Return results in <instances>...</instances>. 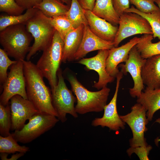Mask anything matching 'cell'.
<instances>
[{
  "instance_id": "obj_1",
  "label": "cell",
  "mask_w": 160,
  "mask_h": 160,
  "mask_svg": "<svg viewBox=\"0 0 160 160\" xmlns=\"http://www.w3.org/2000/svg\"><path fill=\"white\" fill-rule=\"evenodd\" d=\"M28 99L39 111L57 116L53 106L51 90L45 84L44 77L36 64L23 60Z\"/></svg>"
},
{
  "instance_id": "obj_2",
  "label": "cell",
  "mask_w": 160,
  "mask_h": 160,
  "mask_svg": "<svg viewBox=\"0 0 160 160\" xmlns=\"http://www.w3.org/2000/svg\"><path fill=\"white\" fill-rule=\"evenodd\" d=\"M67 78L77 99L75 108L78 114H84L104 110L110 91L109 88L106 86L99 91L92 92L85 87L72 74H68Z\"/></svg>"
},
{
  "instance_id": "obj_3",
  "label": "cell",
  "mask_w": 160,
  "mask_h": 160,
  "mask_svg": "<svg viewBox=\"0 0 160 160\" xmlns=\"http://www.w3.org/2000/svg\"><path fill=\"white\" fill-rule=\"evenodd\" d=\"M33 38L24 24L9 26L0 32V43L3 49L16 60H25Z\"/></svg>"
},
{
  "instance_id": "obj_4",
  "label": "cell",
  "mask_w": 160,
  "mask_h": 160,
  "mask_svg": "<svg viewBox=\"0 0 160 160\" xmlns=\"http://www.w3.org/2000/svg\"><path fill=\"white\" fill-rule=\"evenodd\" d=\"M64 42L55 30L50 44L43 51L36 64L53 89L57 83V72L62 62Z\"/></svg>"
},
{
  "instance_id": "obj_5",
  "label": "cell",
  "mask_w": 160,
  "mask_h": 160,
  "mask_svg": "<svg viewBox=\"0 0 160 160\" xmlns=\"http://www.w3.org/2000/svg\"><path fill=\"white\" fill-rule=\"evenodd\" d=\"M25 26L34 39V43L26 57L28 61L38 51H43L50 44L56 30L47 17L39 10L27 21Z\"/></svg>"
},
{
  "instance_id": "obj_6",
  "label": "cell",
  "mask_w": 160,
  "mask_h": 160,
  "mask_svg": "<svg viewBox=\"0 0 160 160\" xmlns=\"http://www.w3.org/2000/svg\"><path fill=\"white\" fill-rule=\"evenodd\" d=\"M59 121L54 116L39 112L33 116L20 129L11 134L17 142L29 143L51 129Z\"/></svg>"
},
{
  "instance_id": "obj_7",
  "label": "cell",
  "mask_w": 160,
  "mask_h": 160,
  "mask_svg": "<svg viewBox=\"0 0 160 160\" xmlns=\"http://www.w3.org/2000/svg\"><path fill=\"white\" fill-rule=\"evenodd\" d=\"M57 83L55 88L51 90L52 103L57 115V118L62 123L67 120L66 115L69 114L75 118L78 117L74 103L76 97L67 87L60 68L57 72Z\"/></svg>"
},
{
  "instance_id": "obj_8",
  "label": "cell",
  "mask_w": 160,
  "mask_h": 160,
  "mask_svg": "<svg viewBox=\"0 0 160 160\" xmlns=\"http://www.w3.org/2000/svg\"><path fill=\"white\" fill-rule=\"evenodd\" d=\"M0 104L4 105L9 102L13 96L19 95L28 99L23 60H17L11 66L7 78L0 88Z\"/></svg>"
},
{
  "instance_id": "obj_9",
  "label": "cell",
  "mask_w": 160,
  "mask_h": 160,
  "mask_svg": "<svg viewBox=\"0 0 160 160\" xmlns=\"http://www.w3.org/2000/svg\"><path fill=\"white\" fill-rule=\"evenodd\" d=\"M119 26L113 41L118 47L124 39L138 34H153L152 28L147 20L140 15L125 12L119 17Z\"/></svg>"
},
{
  "instance_id": "obj_10",
  "label": "cell",
  "mask_w": 160,
  "mask_h": 160,
  "mask_svg": "<svg viewBox=\"0 0 160 160\" xmlns=\"http://www.w3.org/2000/svg\"><path fill=\"white\" fill-rule=\"evenodd\" d=\"M146 112L145 108L137 103L132 107L130 112L125 115L120 116L132 131V137L129 141L131 147L148 145L144 137V133L147 130L146 125L149 121L146 116Z\"/></svg>"
},
{
  "instance_id": "obj_11",
  "label": "cell",
  "mask_w": 160,
  "mask_h": 160,
  "mask_svg": "<svg viewBox=\"0 0 160 160\" xmlns=\"http://www.w3.org/2000/svg\"><path fill=\"white\" fill-rule=\"evenodd\" d=\"M146 60L142 57L135 46L130 50L128 58L125 63L119 65L123 74L125 75L129 73L133 79L134 85L133 87L129 89V91L132 97H138L144 89L141 71Z\"/></svg>"
},
{
  "instance_id": "obj_12",
  "label": "cell",
  "mask_w": 160,
  "mask_h": 160,
  "mask_svg": "<svg viewBox=\"0 0 160 160\" xmlns=\"http://www.w3.org/2000/svg\"><path fill=\"white\" fill-rule=\"evenodd\" d=\"M123 74L120 71L117 75L116 89L111 100L104 108V113L101 118H95L92 122L94 127L100 126L107 127L110 130L116 131L125 128V123L121 119L118 113L117 109V100L120 81Z\"/></svg>"
},
{
  "instance_id": "obj_13",
  "label": "cell",
  "mask_w": 160,
  "mask_h": 160,
  "mask_svg": "<svg viewBox=\"0 0 160 160\" xmlns=\"http://www.w3.org/2000/svg\"><path fill=\"white\" fill-rule=\"evenodd\" d=\"M12 131L20 129L26 121L39 112L28 99L19 95L13 96L10 99Z\"/></svg>"
},
{
  "instance_id": "obj_14",
  "label": "cell",
  "mask_w": 160,
  "mask_h": 160,
  "mask_svg": "<svg viewBox=\"0 0 160 160\" xmlns=\"http://www.w3.org/2000/svg\"><path fill=\"white\" fill-rule=\"evenodd\" d=\"M109 49L99 50L95 56L89 58H83L78 62L79 63L85 65L87 68L94 70L98 73L99 79L94 84V87L101 89L107 86L108 83L113 82L115 77L110 76L106 69V62L109 54Z\"/></svg>"
},
{
  "instance_id": "obj_15",
  "label": "cell",
  "mask_w": 160,
  "mask_h": 160,
  "mask_svg": "<svg viewBox=\"0 0 160 160\" xmlns=\"http://www.w3.org/2000/svg\"><path fill=\"white\" fill-rule=\"evenodd\" d=\"M140 37H135L125 44L119 47H113L109 49L106 62L107 73L115 78L119 72L118 66L128 59L131 49L140 41Z\"/></svg>"
},
{
  "instance_id": "obj_16",
  "label": "cell",
  "mask_w": 160,
  "mask_h": 160,
  "mask_svg": "<svg viewBox=\"0 0 160 160\" xmlns=\"http://www.w3.org/2000/svg\"><path fill=\"white\" fill-rule=\"evenodd\" d=\"M114 47L113 42L106 41L100 38L91 31L88 25H85L81 42L75 55L74 60L81 59L91 52L110 49Z\"/></svg>"
},
{
  "instance_id": "obj_17",
  "label": "cell",
  "mask_w": 160,
  "mask_h": 160,
  "mask_svg": "<svg viewBox=\"0 0 160 160\" xmlns=\"http://www.w3.org/2000/svg\"><path fill=\"white\" fill-rule=\"evenodd\" d=\"M84 11L91 31L104 40L113 42L118 26L97 16L91 10L84 9Z\"/></svg>"
},
{
  "instance_id": "obj_18",
  "label": "cell",
  "mask_w": 160,
  "mask_h": 160,
  "mask_svg": "<svg viewBox=\"0 0 160 160\" xmlns=\"http://www.w3.org/2000/svg\"><path fill=\"white\" fill-rule=\"evenodd\" d=\"M144 84L151 89L160 88V54L146 59L141 71Z\"/></svg>"
},
{
  "instance_id": "obj_19",
  "label": "cell",
  "mask_w": 160,
  "mask_h": 160,
  "mask_svg": "<svg viewBox=\"0 0 160 160\" xmlns=\"http://www.w3.org/2000/svg\"><path fill=\"white\" fill-rule=\"evenodd\" d=\"M84 25L81 24L69 32L63 40L62 62L66 63L74 60V56L82 39Z\"/></svg>"
},
{
  "instance_id": "obj_20",
  "label": "cell",
  "mask_w": 160,
  "mask_h": 160,
  "mask_svg": "<svg viewBox=\"0 0 160 160\" xmlns=\"http://www.w3.org/2000/svg\"><path fill=\"white\" fill-rule=\"evenodd\" d=\"M137 98V103L146 109L147 119L151 121L155 113L160 109V88L151 89L146 87Z\"/></svg>"
},
{
  "instance_id": "obj_21",
  "label": "cell",
  "mask_w": 160,
  "mask_h": 160,
  "mask_svg": "<svg viewBox=\"0 0 160 160\" xmlns=\"http://www.w3.org/2000/svg\"><path fill=\"white\" fill-rule=\"evenodd\" d=\"M92 11L114 25H119V16L114 9L111 0H96Z\"/></svg>"
},
{
  "instance_id": "obj_22",
  "label": "cell",
  "mask_w": 160,
  "mask_h": 160,
  "mask_svg": "<svg viewBox=\"0 0 160 160\" xmlns=\"http://www.w3.org/2000/svg\"><path fill=\"white\" fill-rule=\"evenodd\" d=\"M70 7L60 0H42L33 7L38 9L45 16L50 18L65 15Z\"/></svg>"
},
{
  "instance_id": "obj_23",
  "label": "cell",
  "mask_w": 160,
  "mask_h": 160,
  "mask_svg": "<svg viewBox=\"0 0 160 160\" xmlns=\"http://www.w3.org/2000/svg\"><path fill=\"white\" fill-rule=\"evenodd\" d=\"M153 34H144L140 37L139 42L135 45L142 57L147 59L160 54V41L153 43Z\"/></svg>"
},
{
  "instance_id": "obj_24",
  "label": "cell",
  "mask_w": 160,
  "mask_h": 160,
  "mask_svg": "<svg viewBox=\"0 0 160 160\" xmlns=\"http://www.w3.org/2000/svg\"><path fill=\"white\" fill-rule=\"evenodd\" d=\"M39 9L32 7L26 9L23 14L17 15H1L0 16V31L7 27L19 24L25 25L27 21L36 13Z\"/></svg>"
},
{
  "instance_id": "obj_25",
  "label": "cell",
  "mask_w": 160,
  "mask_h": 160,
  "mask_svg": "<svg viewBox=\"0 0 160 160\" xmlns=\"http://www.w3.org/2000/svg\"><path fill=\"white\" fill-rule=\"evenodd\" d=\"M125 12L137 14L145 18L148 22L152 29L153 38H158L160 40V10L145 13L141 12L133 6L126 10Z\"/></svg>"
},
{
  "instance_id": "obj_26",
  "label": "cell",
  "mask_w": 160,
  "mask_h": 160,
  "mask_svg": "<svg viewBox=\"0 0 160 160\" xmlns=\"http://www.w3.org/2000/svg\"><path fill=\"white\" fill-rule=\"evenodd\" d=\"M66 15L75 28L81 24L88 25L84 9L77 0H71L70 8Z\"/></svg>"
},
{
  "instance_id": "obj_27",
  "label": "cell",
  "mask_w": 160,
  "mask_h": 160,
  "mask_svg": "<svg viewBox=\"0 0 160 160\" xmlns=\"http://www.w3.org/2000/svg\"><path fill=\"white\" fill-rule=\"evenodd\" d=\"M17 142L11 133L5 137L0 135V153L10 154L17 152L25 153L29 151V147L20 145Z\"/></svg>"
},
{
  "instance_id": "obj_28",
  "label": "cell",
  "mask_w": 160,
  "mask_h": 160,
  "mask_svg": "<svg viewBox=\"0 0 160 160\" xmlns=\"http://www.w3.org/2000/svg\"><path fill=\"white\" fill-rule=\"evenodd\" d=\"M47 18L63 41L68 34L75 29L66 14Z\"/></svg>"
},
{
  "instance_id": "obj_29",
  "label": "cell",
  "mask_w": 160,
  "mask_h": 160,
  "mask_svg": "<svg viewBox=\"0 0 160 160\" xmlns=\"http://www.w3.org/2000/svg\"><path fill=\"white\" fill-rule=\"evenodd\" d=\"M11 127V112L9 102L6 105L0 104V134L5 137L10 134Z\"/></svg>"
},
{
  "instance_id": "obj_30",
  "label": "cell",
  "mask_w": 160,
  "mask_h": 160,
  "mask_svg": "<svg viewBox=\"0 0 160 160\" xmlns=\"http://www.w3.org/2000/svg\"><path fill=\"white\" fill-rule=\"evenodd\" d=\"M12 60L4 49L0 48V84L1 88L7 78L8 68L17 62Z\"/></svg>"
},
{
  "instance_id": "obj_31",
  "label": "cell",
  "mask_w": 160,
  "mask_h": 160,
  "mask_svg": "<svg viewBox=\"0 0 160 160\" xmlns=\"http://www.w3.org/2000/svg\"><path fill=\"white\" fill-rule=\"evenodd\" d=\"M25 9L15 0H0V11L8 15H17L22 14Z\"/></svg>"
},
{
  "instance_id": "obj_32",
  "label": "cell",
  "mask_w": 160,
  "mask_h": 160,
  "mask_svg": "<svg viewBox=\"0 0 160 160\" xmlns=\"http://www.w3.org/2000/svg\"><path fill=\"white\" fill-rule=\"evenodd\" d=\"M130 3L133 4L140 11L148 13L159 9L155 4V0H129Z\"/></svg>"
},
{
  "instance_id": "obj_33",
  "label": "cell",
  "mask_w": 160,
  "mask_h": 160,
  "mask_svg": "<svg viewBox=\"0 0 160 160\" xmlns=\"http://www.w3.org/2000/svg\"><path fill=\"white\" fill-rule=\"evenodd\" d=\"M152 147L150 145L145 146H139L135 147H130L127 151L129 156L134 153L136 154L140 160H148V157L150 151Z\"/></svg>"
},
{
  "instance_id": "obj_34",
  "label": "cell",
  "mask_w": 160,
  "mask_h": 160,
  "mask_svg": "<svg viewBox=\"0 0 160 160\" xmlns=\"http://www.w3.org/2000/svg\"><path fill=\"white\" fill-rule=\"evenodd\" d=\"M111 0L114 9L119 17L130 8L129 0Z\"/></svg>"
},
{
  "instance_id": "obj_35",
  "label": "cell",
  "mask_w": 160,
  "mask_h": 160,
  "mask_svg": "<svg viewBox=\"0 0 160 160\" xmlns=\"http://www.w3.org/2000/svg\"><path fill=\"white\" fill-rule=\"evenodd\" d=\"M17 3L25 10L34 7L42 0H15Z\"/></svg>"
},
{
  "instance_id": "obj_36",
  "label": "cell",
  "mask_w": 160,
  "mask_h": 160,
  "mask_svg": "<svg viewBox=\"0 0 160 160\" xmlns=\"http://www.w3.org/2000/svg\"><path fill=\"white\" fill-rule=\"evenodd\" d=\"M77 0L84 9L92 11L96 0Z\"/></svg>"
},
{
  "instance_id": "obj_37",
  "label": "cell",
  "mask_w": 160,
  "mask_h": 160,
  "mask_svg": "<svg viewBox=\"0 0 160 160\" xmlns=\"http://www.w3.org/2000/svg\"><path fill=\"white\" fill-rule=\"evenodd\" d=\"M25 153H23L18 152L15 154H13L11 158H7V160H16L23 156Z\"/></svg>"
},
{
  "instance_id": "obj_38",
  "label": "cell",
  "mask_w": 160,
  "mask_h": 160,
  "mask_svg": "<svg viewBox=\"0 0 160 160\" xmlns=\"http://www.w3.org/2000/svg\"><path fill=\"white\" fill-rule=\"evenodd\" d=\"M155 122H157L160 124V118H158V119H157L155 121ZM159 142H160V138H159L158 137L156 138L154 140V142L155 144L157 146H158L159 143Z\"/></svg>"
},
{
  "instance_id": "obj_39",
  "label": "cell",
  "mask_w": 160,
  "mask_h": 160,
  "mask_svg": "<svg viewBox=\"0 0 160 160\" xmlns=\"http://www.w3.org/2000/svg\"><path fill=\"white\" fill-rule=\"evenodd\" d=\"M62 2L65 3L66 4L70 7L71 0H60Z\"/></svg>"
},
{
  "instance_id": "obj_40",
  "label": "cell",
  "mask_w": 160,
  "mask_h": 160,
  "mask_svg": "<svg viewBox=\"0 0 160 160\" xmlns=\"http://www.w3.org/2000/svg\"><path fill=\"white\" fill-rule=\"evenodd\" d=\"M155 2L158 5L160 11V0H155Z\"/></svg>"
}]
</instances>
